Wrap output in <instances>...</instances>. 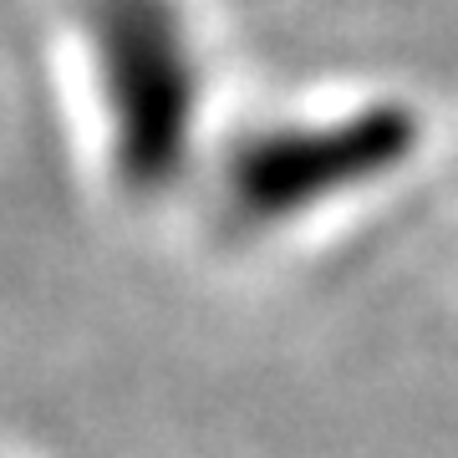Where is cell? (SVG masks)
Here are the masks:
<instances>
[{
    "instance_id": "cell-1",
    "label": "cell",
    "mask_w": 458,
    "mask_h": 458,
    "mask_svg": "<svg viewBox=\"0 0 458 458\" xmlns=\"http://www.w3.org/2000/svg\"><path fill=\"white\" fill-rule=\"evenodd\" d=\"M428 123L408 98L280 117L225 158V209L240 229H291L387 189L423 153Z\"/></svg>"
},
{
    "instance_id": "cell-2",
    "label": "cell",
    "mask_w": 458,
    "mask_h": 458,
    "mask_svg": "<svg viewBox=\"0 0 458 458\" xmlns=\"http://www.w3.org/2000/svg\"><path fill=\"white\" fill-rule=\"evenodd\" d=\"M87 47L107 102L117 179L158 194L183 174L199 138L204 62L179 0H82Z\"/></svg>"
}]
</instances>
